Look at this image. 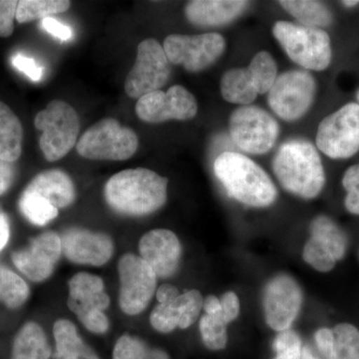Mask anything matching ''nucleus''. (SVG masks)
Segmentation results:
<instances>
[{"label": "nucleus", "mask_w": 359, "mask_h": 359, "mask_svg": "<svg viewBox=\"0 0 359 359\" xmlns=\"http://www.w3.org/2000/svg\"><path fill=\"white\" fill-rule=\"evenodd\" d=\"M167 188V178L152 170L137 168L113 175L104 188V197L118 214L143 217L165 205Z\"/></svg>", "instance_id": "nucleus-1"}, {"label": "nucleus", "mask_w": 359, "mask_h": 359, "mask_svg": "<svg viewBox=\"0 0 359 359\" xmlns=\"http://www.w3.org/2000/svg\"><path fill=\"white\" fill-rule=\"evenodd\" d=\"M214 172L230 197L242 204L264 208L276 201L278 193L275 184L247 156L224 152L215 160Z\"/></svg>", "instance_id": "nucleus-2"}, {"label": "nucleus", "mask_w": 359, "mask_h": 359, "mask_svg": "<svg viewBox=\"0 0 359 359\" xmlns=\"http://www.w3.org/2000/svg\"><path fill=\"white\" fill-rule=\"evenodd\" d=\"M273 169L285 190L304 199L316 198L325 186L323 163L309 141L297 139L283 143L273 158Z\"/></svg>", "instance_id": "nucleus-3"}, {"label": "nucleus", "mask_w": 359, "mask_h": 359, "mask_svg": "<svg viewBox=\"0 0 359 359\" xmlns=\"http://www.w3.org/2000/svg\"><path fill=\"white\" fill-rule=\"evenodd\" d=\"M75 198L76 191L69 175L62 170H46L26 186L18 207L28 222L42 226L57 218L59 210L69 207Z\"/></svg>", "instance_id": "nucleus-4"}, {"label": "nucleus", "mask_w": 359, "mask_h": 359, "mask_svg": "<svg viewBox=\"0 0 359 359\" xmlns=\"http://www.w3.org/2000/svg\"><path fill=\"white\" fill-rule=\"evenodd\" d=\"M37 130L42 131L39 146L45 159L56 162L65 158L76 146L80 122L76 111L69 104L52 100L34 119Z\"/></svg>", "instance_id": "nucleus-5"}, {"label": "nucleus", "mask_w": 359, "mask_h": 359, "mask_svg": "<svg viewBox=\"0 0 359 359\" xmlns=\"http://www.w3.org/2000/svg\"><path fill=\"white\" fill-rule=\"evenodd\" d=\"M276 40L289 57L306 69H327L332 61L330 39L320 28L278 21L273 28Z\"/></svg>", "instance_id": "nucleus-6"}, {"label": "nucleus", "mask_w": 359, "mask_h": 359, "mask_svg": "<svg viewBox=\"0 0 359 359\" xmlns=\"http://www.w3.org/2000/svg\"><path fill=\"white\" fill-rule=\"evenodd\" d=\"M138 145L133 130L122 126L114 118H105L80 137L76 150L85 159L125 161L134 156Z\"/></svg>", "instance_id": "nucleus-7"}, {"label": "nucleus", "mask_w": 359, "mask_h": 359, "mask_svg": "<svg viewBox=\"0 0 359 359\" xmlns=\"http://www.w3.org/2000/svg\"><path fill=\"white\" fill-rule=\"evenodd\" d=\"M68 289V308L80 323L93 334H106L110 323L105 311L109 308L110 297L102 278L82 271L71 278Z\"/></svg>", "instance_id": "nucleus-8"}, {"label": "nucleus", "mask_w": 359, "mask_h": 359, "mask_svg": "<svg viewBox=\"0 0 359 359\" xmlns=\"http://www.w3.org/2000/svg\"><path fill=\"white\" fill-rule=\"evenodd\" d=\"M278 132L275 118L256 106H242L231 114V140L249 154L268 153L275 145Z\"/></svg>", "instance_id": "nucleus-9"}, {"label": "nucleus", "mask_w": 359, "mask_h": 359, "mask_svg": "<svg viewBox=\"0 0 359 359\" xmlns=\"http://www.w3.org/2000/svg\"><path fill=\"white\" fill-rule=\"evenodd\" d=\"M171 66L164 47L156 39L142 41L137 48L135 65L125 81V92L132 99H140L165 86Z\"/></svg>", "instance_id": "nucleus-10"}, {"label": "nucleus", "mask_w": 359, "mask_h": 359, "mask_svg": "<svg viewBox=\"0 0 359 359\" xmlns=\"http://www.w3.org/2000/svg\"><path fill=\"white\" fill-rule=\"evenodd\" d=\"M316 146L332 159H347L359 151V104L348 103L318 126Z\"/></svg>", "instance_id": "nucleus-11"}, {"label": "nucleus", "mask_w": 359, "mask_h": 359, "mask_svg": "<svg viewBox=\"0 0 359 359\" xmlns=\"http://www.w3.org/2000/svg\"><path fill=\"white\" fill-rule=\"evenodd\" d=\"M316 90V81L309 72L287 71L276 78L269 90V107L285 121H295L311 108Z\"/></svg>", "instance_id": "nucleus-12"}, {"label": "nucleus", "mask_w": 359, "mask_h": 359, "mask_svg": "<svg viewBox=\"0 0 359 359\" xmlns=\"http://www.w3.org/2000/svg\"><path fill=\"white\" fill-rule=\"evenodd\" d=\"M163 47L170 63L183 65L190 72H199L221 57L226 41L219 33L172 34L166 37Z\"/></svg>", "instance_id": "nucleus-13"}, {"label": "nucleus", "mask_w": 359, "mask_h": 359, "mask_svg": "<svg viewBox=\"0 0 359 359\" xmlns=\"http://www.w3.org/2000/svg\"><path fill=\"white\" fill-rule=\"evenodd\" d=\"M119 304L123 313L137 316L147 309L157 285V276L140 257L122 256L118 263Z\"/></svg>", "instance_id": "nucleus-14"}, {"label": "nucleus", "mask_w": 359, "mask_h": 359, "mask_svg": "<svg viewBox=\"0 0 359 359\" xmlns=\"http://www.w3.org/2000/svg\"><path fill=\"white\" fill-rule=\"evenodd\" d=\"M195 97L181 85L168 91H155L141 97L136 104V114L142 121L163 123L169 120H190L197 115Z\"/></svg>", "instance_id": "nucleus-15"}, {"label": "nucleus", "mask_w": 359, "mask_h": 359, "mask_svg": "<svg viewBox=\"0 0 359 359\" xmlns=\"http://www.w3.org/2000/svg\"><path fill=\"white\" fill-rule=\"evenodd\" d=\"M302 302L299 283L292 276L278 275L264 289V311L269 327L285 332L297 318Z\"/></svg>", "instance_id": "nucleus-16"}, {"label": "nucleus", "mask_w": 359, "mask_h": 359, "mask_svg": "<svg viewBox=\"0 0 359 359\" xmlns=\"http://www.w3.org/2000/svg\"><path fill=\"white\" fill-rule=\"evenodd\" d=\"M62 255L61 238L55 231H45L33 238L25 249L11 255L13 264L21 273L34 283L50 278Z\"/></svg>", "instance_id": "nucleus-17"}, {"label": "nucleus", "mask_w": 359, "mask_h": 359, "mask_svg": "<svg viewBox=\"0 0 359 359\" xmlns=\"http://www.w3.org/2000/svg\"><path fill=\"white\" fill-rule=\"evenodd\" d=\"M62 254L71 263L101 266L114 252L112 238L104 233L71 228L60 236Z\"/></svg>", "instance_id": "nucleus-18"}, {"label": "nucleus", "mask_w": 359, "mask_h": 359, "mask_svg": "<svg viewBox=\"0 0 359 359\" xmlns=\"http://www.w3.org/2000/svg\"><path fill=\"white\" fill-rule=\"evenodd\" d=\"M140 257L157 278H169L178 269L182 247L178 237L166 229L146 233L139 242Z\"/></svg>", "instance_id": "nucleus-19"}, {"label": "nucleus", "mask_w": 359, "mask_h": 359, "mask_svg": "<svg viewBox=\"0 0 359 359\" xmlns=\"http://www.w3.org/2000/svg\"><path fill=\"white\" fill-rule=\"evenodd\" d=\"M248 4L238 0H194L187 4L185 14L195 25H223L237 18Z\"/></svg>", "instance_id": "nucleus-20"}, {"label": "nucleus", "mask_w": 359, "mask_h": 359, "mask_svg": "<svg viewBox=\"0 0 359 359\" xmlns=\"http://www.w3.org/2000/svg\"><path fill=\"white\" fill-rule=\"evenodd\" d=\"M56 359H100L91 347L87 346L78 334L74 323L58 320L53 325Z\"/></svg>", "instance_id": "nucleus-21"}, {"label": "nucleus", "mask_w": 359, "mask_h": 359, "mask_svg": "<svg viewBox=\"0 0 359 359\" xmlns=\"http://www.w3.org/2000/svg\"><path fill=\"white\" fill-rule=\"evenodd\" d=\"M51 347L39 323H26L13 340L11 359H49Z\"/></svg>", "instance_id": "nucleus-22"}, {"label": "nucleus", "mask_w": 359, "mask_h": 359, "mask_svg": "<svg viewBox=\"0 0 359 359\" xmlns=\"http://www.w3.org/2000/svg\"><path fill=\"white\" fill-rule=\"evenodd\" d=\"M23 128L13 111L0 101V159L14 163L22 152Z\"/></svg>", "instance_id": "nucleus-23"}, {"label": "nucleus", "mask_w": 359, "mask_h": 359, "mask_svg": "<svg viewBox=\"0 0 359 359\" xmlns=\"http://www.w3.org/2000/svg\"><path fill=\"white\" fill-rule=\"evenodd\" d=\"M221 92L224 100L244 106L254 102L257 96L248 68H233L226 71L222 77Z\"/></svg>", "instance_id": "nucleus-24"}, {"label": "nucleus", "mask_w": 359, "mask_h": 359, "mask_svg": "<svg viewBox=\"0 0 359 359\" xmlns=\"http://www.w3.org/2000/svg\"><path fill=\"white\" fill-rule=\"evenodd\" d=\"M280 6L290 15L309 27H325L332 25V15L325 4L308 0H283Z\"/></svg>", "instance_id": "nucleus-25"}, {"label": "nucleus", "mask_w": 359, "mask_h": 359, "mask_svg": "<svg viewBox=\"0 0 359 359\" xmlns=\"http://www.w3.org/2000/svg\"><path fill=\"white\" fill-rule=\"evenodd\" d=\"M311 238L320 242L334 256L335 261L344 257L346 237L341 229L325 216L314 219L311 226Z\"/></svg>", "instance_id": "nucleus-26"}, {"label": "nucleus", "mask_w": 359, "mask_h": 359, "mask_svg": "<svg viewBox=\"0 0 359 359\" xmlns=\"http://www.w3.org/2000/svg\"><path fill=\"white\" fill-rule=\"evenodd\" d=\"M27 283L11 269L0 264V302L7 308L16 309L22 306L29 297Z\"/></svg>", "instance_id": "nucleus-27"}, {"label": "nucleus", "mask_w": 359, "mask_h": 359, "mask_svg": "<svg viewBox=\"0 0 359 359\" xmlns=\"http://www.w3.org/2000/svg\"><path fill=\"white\" fill-rule=\"evenodd\" d=\"M70 6L71 2L68 0H21L18 1L16 20L27 23L44 20L53 14L65 13Z\"/></svg>", "instance_id": "nucleus-28"}, {"label": "nucleus", "mask_w": 359, "mask_h": 359, "mask_svg": "<svg viewBox=\"0 0 359 359\" xmlns=\"http://www.w3.org/2000/svg\"><path fill=\"white\" fill-rule=\"evenodd\" d=\"M113 359H170V356L161 349L148 346L138 337L124 334L116 342Z\"/></svg>", "instance_id": "nucleus-29"}, {"label": "nucleus", "mask_w": 359, "mask_h": 359, "mask_svg": "<svg viewBox=\"0 0 359 359\" xmlns=\"http://www.w3.org/2000/svg\"><path fill=\"white\" fill-rule=\"evenodd\" d=\"M250 77L257 94H264L271 90L278 78V67L273 56L266 51H261L252 58L249 67Z\"/></svg>", "instance_id": "nucleus-30"}, {"label": "nucleus", "mask_w": 359, "mask_h": 359, "mask_svg": "<svg viewBox=\"0 0 359 359\" xmlns=\"http://www.w3.org/2000/svg\"><path fill=\"white\" fill-rule=\"evenodd\" d=\"M226 323L223 311L217 314H205L200 321V332L205 346L211 351H221L228 341Z\"/></svg>", "instance_id": "nucleus-31"}, {"label": "nucleus", "mask_w": 359, "mask_h": 359, "mask_svg": "<svg viewBox=\"0 0 359 359\" xmlns=\"http://www.w3.org/2000/svg\"><path fill=\"white\" fill-rule=\"evenodd\" d=\"M334 332L332 359H359V330L348 323H341Z\"/></svg>", "instance_id": "nucleus-32"}, {"label": "nucleus", "mask_w": 359, "mask_h": 359, "mask_svg": "<svg viewBox=\"0 0 359 359\" xmlns=\"http://www.w3.org/2000/svg\"><path fill=\"white\" fill-rule=\"evenodd\" d=\"M177 304L181 313L179 327L185 330L194 325L199 318L204 306V299L199 290H187L177 297Z\"/></svg>", "instance_id": "nucleus-33"}, {"label": "nucleus", "mask_w": 359, "mask_h": 359, "mask_svg": "<svg viewBox=\"0 0 359 359\" xmlns=\"http://www.w3.org/2000/svg\"><path fill=\"white\" fill-rule=\"evenodd\" d=\"M176 299L168 304H159L153 309L150 323L157 332L168 334L173 332L175 328L179 327L181 314Z\"/></svg>", "instance_id": "nucleus-34"}, {"label": "nucleus", "mask_w": 359, "mask_h": 359, "mask_svg": "<svg viewBox=\"0 0 359 359\" xmlns=\"http://www.w3.org/2000/svg\"><path fill=\"white\" fill-rule=\"evenodd\" d=\"M304 261L316 271L327 273L334 268L335 259L318 241L311 238L304 249Z\"/></svg>", "instance_id": "nucleus-35"}, {"label": "nucleus", "mask_w": 359, "mask_h": 359, "mask_svg": "<svg viewBox=\"0 0 359 359\" xmlns=\"http://www.w3.org/2000/svg\"><path fill=\"white\" fill-rule=\"evenodd\" d=\"M276 356L273 359H301L302 340L292 330H285L276 337L273 342Z\"/></svg>", "instance_id": "nucleus-36"}, {"label": "nucleus", "mask_w": 359, "mask_h": 359, "mask_svg": "<svg viewBox=\"0 0 359 359\" xmlns=\"http://www.w3.org/2000/svg\"><path fill=\"white\" fill-rule=\"evenodd\" d=\"M18 6L16 0H0V37L13 34Z\"/></svg>", "instance_id": "nucleus-37"}, {"label": "nucleus", "mask_w": 359, "mask_h": 359, "mask_svg": "<svg viewBox=\"0 0 359 359\" xmlns=\"http://www.w3.org/2000/svg\"><path fill=\"white\" fill-rule=\"evenodd\" d=\"M13 65L16 69L25 73L32 81L39 82L41 79L42 68L37 65L34 59L27 57L23 54H15L13 57Z\"/></svg>", "instance_id": "nucleus-38"}, {"label": "nucleus", "mask_w": 359, "mask_h": 359, "mask_svg": "<svg viewBox=\"0 0 359 359\" xmlns=\"http://www.w3.org/2000/svg\"><path fill=\"white\" fill-rule=\"evenodd\" d=\"M219 301H221L222 311L226 323L235 320L240 313V302H238V295L233 292H228Z\"/></svg>", "instance_id": "nucleus-39"}, {"label": "nucleus", "mask_w": 359, "mask_h": 359, "mask_svg": "<svg viewBox=\"0 0 359 359\" xmlns=\"http://www.w3.org/2000/svg\"><path fill=\"white\" fill-rule=\"evenodd\" d=\"M316 346L321 354L327 359L332 358L334 353V332L328 328H320L314 335Z\"/></svg>", "instance_id": "nucleus-40"}, {"label": "nucleus", "mask_w": 359, "mask_h": 359, "mask_svg": "<svg viewBox=\"0 0 359 359\" xmlns=\"http://www.w3.org/2000/svg\"><path fill=\"white\" fill-rule=\"evenodd\" d=\"M41 25L45 32L50 33L51 35L57 37L62 41L69 40L72 37V30L70 29V27L59 22L57 20H54V18H44L41 21Z\"/></svg>", "instance_id": "nucleus-41"}, {"label": "nucleus", "mask_w": 359, "mask_h": 359, "mask_svg": "<svg viewBox=\"0 0 359 359\" xmlns=\"http://www.w3.org/2000/svg\"><path fill=\"white\" fill-rule=\"evenodd\" d=\"M15 177L13 163L0 159V196L6 194L13 185Z\"/></svg>", "instance_id": "nucleus-42"}, {"label": "nucleus", "mask_w": 359, "mask_h": 359, "mask_svg": "<svg viewBox=\"0 0 359 359\" xmlns=\"http://www.w3.org/2000/svg\"><path fill=\"white\" fill-rule=\"evenodd\" d=\"M342 185L347 193H359V164L347 170L342 179Z\"/></svg>", "instance_id": "nucleus-43"}, {"label": "nucleus", "mask_w": 359, "mask_h": 359, "mask_svg": "<svg viewBox=\"0 0 359 359\" xmlns=\"http://www.w3.org/2000/svg\"><path fill=\"white\" fill-rule=\"evenodd\" d=\"M180 294H180L179 290L171 283H164L156 292V297H157L159 304H168V302H173Z\"/></svg>", "instance_id": "nucleus-44"}, {"label": "nucleus", "mask_w": 359, "mask_h": 359, "mask_svg": "<svg viewBox=\"0 0 359 359\" xmlns=\"http://www.w3.org/2000/svg\"><path fill=\"white\" fill-rule=\"evenodd\" d=\"M11 238V223L8 216L0 207V252L6 247Z\"/></svg>", "instance_id": "nucleus-45"}, {"label": "nucleus", "mask_w": 359, "mask_h": 359, "mask_svg": "<svg viewBox=\"0 0 359 359\" xmlns=\"http://www.w3.org/2000/svg\"><path fill=\"white\" fill-rule=\"evenodd\" d=\"M205 314H217L222 313L221 301L215 295H209L204 299V306Z\"/></svg>", "instance_id": "nucleus-46"}, {"label": "nucleus", "mask_w": 359, "mask_h": 359, "mask_svg": "<svg viewBox=\"0 0 359 359\" xmlns=\"http://www.w3.org/2000/svg\"><path fill=\"white\" fill-rule=\"evenodd\" d=\"M346 208L351 214L359 215V193H347Z\"/></svg>", "instance_id": "nucleus-47"}, {"label": "nucleus", "mask_w": 359, "mask_h": 359, "mask_svg": "<svg viewBox=\"0 0 359 359\" xmlns=\"http://www.w3.org/2000/svg\"><path fill=\"white\" fill-rule=\"evenodd\" d=\"M301 359H318V358H316V356L313 355V353H311V351H309L308 347H304V348H302Z\"/></svg>", "instance_id": "nucleus-48"}, {"label": "nucleus", "mask_w": 359, "mask_h": 359, "mask_svg": "<svg viewBox=\"0 0 359 359\" xmlns=\"http://www.w3.org/2000/svg\"><path fill=\"white\" fill-rule=\"evenodd\" d=\"M359 1H344L342 2V4H344V6H347V7H353V6H355L356 4H358Z\"/></svg>", "instance_id": "nucleus-49"}, {"label": "nucleus", "mask_w": 359, "mask_h": 359, "mask_svg": "<svg viewBox=\"0 0 359 359\" xmlns=\"http://www.w3.org/2000/svg\"><path fill=\"white\" fill-rule=\"evenodd\" d=\"M356 97H358V102H359V90H358V95H356Z\"/></svg>", "instance_id": "nucleus-50"}]
</instances>
